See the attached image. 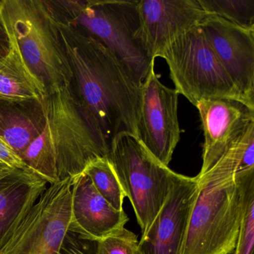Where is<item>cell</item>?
Here are the masks:
<instances>
[{
    "label": "cell",
    "mask_w": 254,
    "mask_h": 254,
    "mask_svg": "<svg viewBox=\"0 0 254 254\" xmlns=\"http://www.w3.org/2000/svg\"><path fill=\"white\" fill-rule=\"evenodd\" d=\"M53 10L73 75L72 91L80 106L109 146L121 133L137 138L141 85L99 40Z\"/></svg>",
    "instance_id": "1"
},
{
    "label": "cell",
    "mask_w": 254,
    "mask_h": 254,
    "mask_svg": "<svg viewBox=\"0 0 254 254\" xmlns=\"http://www.w3.org/2000/svg\"><path fill=\"white\" fill-rule=\"evenodd\" d=\"M254 169V126L212 167L197 175L182 254H232L243 210L241 175Z\"/></svg>",
    "instance_id": "2"
},
{
    "label": "cell",
    "mask_w": 254,
    "mask_h": 254,
    "mask_svg": "<svg viewBox=\"0 0 254 254\" xmlns=\"http://www.w3.org/2000/svg\"><path fill=\"white\" fill-rule=\"evenodd\" d=\"M43 105L45 127L21 157L29 169L51 184L73 178L108 156L109 145L80 106L72 86L50 90Z\"/></svg>",
    "instance_id": "3"
},
{
    "label": "cell",
    "mask_w": 254,
    "mask_h": 254,
    "mask_svg": "<svg viewBox=\"0 0 254 254\" xmlns=\"http://www.w3.org/2000/svg\"><path fill=\"white\" fill-rule=\"evenodd\" d=\"M0 25L47 93L72 86V69L49 1L2 0Z\"/></svg>",
    "instance_id": "4"
},
{
    "label": "cell",
    "mask_w": 254,
    "mask_h": 254,
    "mask_svg": "<svg viewBox=\"0 0 254 254\" xmlns=\"http://www.w3.org/2000/svg\"><path fill=\"white\" fill-rule=\"evenodd\" d=\"M138 0L50 1L65 21L85 31L109 49L138 84L142 85L155 61L137 38Z\"/></svg>",
    "instance_id": "5"
},
{
    "label": "cell",
    "mask_w": 254,
    "mask_h": 254,
    "mask_svg": "<svg viewBox=\"0 0 254 254\" xmlns=\"http://www.w3.org/2000/svg\"><path fill=\"white\" fill-rule=\"evenodd\" d=\"M159 57L166 61L177 93L195 108L200 101L209 99L245 103L200 26L177 38Z\"/></svg>",
    "instance_id": "6"
},
{
    "label": "cell",
    "mask_w": 254,
    "mask_h": 254,
    "mask_svg": "<svg viewBox=\"0 0 254 254\" xmlns=\"http://www.w3.org/2000/svg\"><path fill=\"white\" fill-rule=\"evenodd\" d=\"M107 157L145 234L166 200L175 172L129 133H121L111 141Z\"/></svg>",
    "instance_id": "7"
},
{
    "label": "cell",
    "mask_w": 254,
    "mask_h": 254,
    "mask_svg": "<svg viewBox=\"0 0 254 254\" xmlns=\"http://www.w3.org/2000/svg\"><path fill=\"white\" fill-rule=\"evenodd\" d=\"M71 187V178L49 184L21 222L0 242V254H59L69 233Z\"/></svg>",
    "instance_id": "8"
},
{
    "label": "cell",
    "mask_w": 254,
    "mask_h": 254,
    "mask_svg": "<svg viewBox=\"0 0 254 254\" xmlns=\"http://www.w3.org/2000/svg\"><path fill=\"white\" fill-rule=\"evenodd\" d=\"M179 96L175 89L162 84L154 64L141 85L137 139L166 166H169L181 139Z\"/></svg>",
    "instance_id": "9"
},
{
    "label": "cell",
    "mask_w": 254,
    "mask_h": 254,
    "mask_svg": "<svg viewBox=\"0 0 254 254\" xmlns=\"http://www.w3.org/2000/svg\"><path fill=\"white\" fill-rule=\"evenodd\" d=\"M137 12V38L153 61L177 38L200 26L208 16L198 0H138Z\"/></svg>",
    "instance_id": "10"
},
{
    "label": "cell",
    "mask_w": 254,
    "mask_h": 254,
    "mask_svg": "<svg viewBox=\"0 0 254 254\" xmlns=\"http://www.w3.org/2000/svg\"><path fill=\"white\" fill-rule=\"evenodd\" d=\"M197 194V177L175 172L161 209L138 244L141 254H182Z\"/></svg>",
    "instance_id": "11"
},
{
    "label": "cell",
    "mask_w": 254,
    "mask_h": 254,
    "mask_svg": "<svg viewBox=\"0 0 254 254\" xmlns=\"http://www.w3.org/2000/svg\"><path fill=\"white\" fill-rule=\"evenodd\" d=\"M245 103L254 109V29L208 15L200 25Z\"/></svg>",
    "instance_id": "12"
},
{
    "label": "cell",
    "mask_w": 254,
    "mask_h": 254,
    "mask_svg": "<svg viewBox=\"0 0 254 254\" xmlns=\"http://www.w3.org/2000/svg\"><path fill=\"white\" fill-rule=\"evenodd\" d=\"M203 130L201 169L214 166L254 123V110L243 102L230 99H209L196 106Z\"/></svg>",
    "instance_id": "13"
},
{
    "label": "cell",
    "mask_w": 254,
    "mask_h": 254,
    "mask_svg": "<svg viewBox=\"0 0 254 254\" xmlns=\"http://www.w3.org/2000/svg\"><path fill=\"white\" fill-rule=\"evenodd\" d=\"M72 210L69 232L84 240L98 242L125 227L127 214L113 207L85 173L72 178Z\"/></svg>",
    "instance_id": "14"
},
{
    "label": "cell",
    "mask_w": 254,
    "mask_h": 254,
    "mask_svg": "<svg viewBox=\"0 0 254 254\" xmlns=\"http://www.w3.org/2000/svg\"><path fill=\"white\" fill-rule=\"evenodd\" d=\"M49 184L29 168L0 172V242L21 222Z\"/></svg>",
    "instance_id": "15"
},
{
    "label": "cell",
    "mask_w": 254,
    "mask_h": 254,
    "mask_svg": "<svg viewBox=\"0 0 254 254\" xmlns=\"http://www.w3.org/2000/svg\"><path fill=\"white\" fill-rule=\"evenodd\" d=\"M45 123L43 101H0V139L20 158L42 133Z\"/></svg>",
    "instance_id": "16"
},
{
    "label": "cell",
    "mask_w": 254,
    "mask_h": 254,
    "mask_svg": "<svg viewBox=\"0 0 254 254\" xmlns=\"http://www.w3.org/2000/svg\"><path fill=\"white\" fill-rule=\"evenodd\" d=\"M8 44L6 53L0 56V101L44 100L45 86L29 69L15 43L8 40Z\"/></svg>",
    "instance_id": "17"
},
{
    "label": "cell",
    "mask_w": 254,
    "mask_h": 254,
    "mask_svg": "<svg viewBox=\"0 0 254 254\" xmlns=\"http://www.w3.org/2000/svg\"><path fill=\"white\" fill-rule=\"evenodd\" d=\"M83 172L90 178L96 190L113 207L117 210L124 209L126 194L108 157L93 160Z\"/></svg>",
    "instance_id": "18"
},
{
    "label": "cell",
    "mask_w": 254,
    "mask_h": 254,
    "mask_svg": "<svg viewBox=\"0 0 254 254\" xmlns=\"http://www.w3.org/2000/svg\"><path fill=\"white\" fill-rule=\"evenodd\" d=\"M243 191L242 222L233 254H254V169L241 175Z\"/></svg>",
    "instance_id": "19"
},
{
    "label": "cell",
    "mask_w": 254,
    "mask_h": 254,
    "mask_svg": "<svg viewBox=\"0 0 254 254\" xmlns=\"http://www.w3.org/2000/svg\"><path fill=\"white\" fill-rule=\"evenodd\" d=\"M208 15L217 16L247 29H254V0H198Z\"/></svg>",
    "instance_id": "20"
},
{
    "label": "cell",
    "mask_w": 254,
    "mask_h": 254,
    "mask_svg": "<svg viewBox=\"0 0 254 254\" xmlns=\"http://www.w3.org/2000/svg\"><path fill=\"white\" fill-rule=\"evenodd\" d=\"M138 238L123 228L96 242V254H137Z\"/></svg>",
    "instance_id": "21"
},
{
    "label": "cell",
    "mask_w": 254,
    "mask_h": 254,
    "mask_svg": "<svg viewBox=\"0 0 254 254\" xmlns=\"http://www.w3.org/2000/svg\"><path fill=\"white\" fill-rule=\"evenodd\" d=\"M59 254H96V242L84 240L78 236L75 237L69 232L64 240Z\"/></svg>",
    "instance_id": "22"
},
{
    "label": "cell",
    "mask_w": 254,
    "mask_h": 254,
    "mask_svg": "<svg viewBox=\"0 0 254 254\" xmlns=\"http://www.w3.org/2000/svg\"><path fill=\"white\" fill-rule=\"evenodd\" d=\"M0 162L11 169H26L28 166L21 158L0 139Z\"/></svg>",
    "instance_id": "23"
},
{
    "label": "cell",
    "mask_w": 254,
    "mask_h": 254,
    "mask_svg": "<svg viewBox=\"0 0 254 254\" xmlns=\"http://www.w3.org/2000/svg\"><path fill=\"white\" fill-rule=\"evenodd\" d=\"M11 169V168L8 167L6 165L2 163V162H0V172H3V171L6 170V169Z\"/></svg>",
    "instance_id": "24"
},
{
    "label": "cell",
    "mask_w": 254,
    "mask_h": 254,
    "mask_svg": "<svg viewBox=\"0 0 254 254\" xmlns=\"http://www.w3.org/2000/svg\"><path fill=\"white\" fill-rule=\"evenodd\" d=\"M137 254H141L140 251H139V249H138Z\"/></svg>",
    "instance_id": "25"
},
{
    "label": "cell",
    "mask_w": 254,
    "mask_h": 254,
    "mask_svg": "<svg viewBox=\"0 0 254 254\" xmlns=\"http://www.w3.org/2000/svg\"></svg>",
    "instance_id": "26"
}]
</instances>
